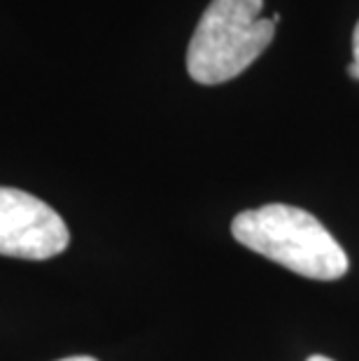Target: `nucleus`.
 Wrapping results in <instances>:
<instances>
[{
    "label": "nucleus",
    "mask_w": 359,
    "mask_h": 361,
    "mask_svg": "<svg viewBox=\"0 0 359 361\" xmlns=\"http://www.w3.org/2000/svg\"><path fill=\"white\" fill-rule=\"evenodd\" d=\"M308 361H334V359H329V357H322V355H312Z\"/></svg>",
    "instance_id": "423d86ee"
},
{
    "label": "nucleus",
    "mask_w": 359,
    "mask_h": 361,
    "mask_svg": "<svg viewBox=\"0 0 359 361\" xmlns=\"http://www.w3.org/2000/svg\"><path fill=\"white\" fill-rule=\"evenodd\" d=\"M68 243L71 233L54 207L21 189L0 187V255L44 261Z\"/></svg>",
    "instance_id": "7ed1b4c3"
},
{
    "label": "nucleus",
    "mask_w": 359,
    "mask_h": 361,
    "mask_svg": "<svg viewBox=\"0 0 359 361\" xmlns=\"http://www.w3.org/2000/svg\"><path fill=\"white\" fill-rule=\"evenodd\" d=\"M59 361H98L94 357H68V359H59Z\"/></svg>",
    "instance_id": "39448f33"
},
{
    "label": "nucleus",
    "mask_w": 359,
    "mask_h": 361,
    "mask_svg": "<svg viewBox=\"0 0 359 361\" xmlns=\"http://www.w3.org/2000/svg\"><path fill=\"white\" fill-rule=\"evenodd\" d=\"M231 233L243 247L276 261L310 280H339L348 273V257L322 221L301 207L269 203L236 214Z\"/></svg>",
    "instance_id": "f257e3e1"
},
{
    "label": "nucleus",
    "mask_w": 359,
    "mask_h": 361,
    "mask_svg": "<svg viewBox=\"0 0 359 361\" xmlns=\"http://www.w3.org/2000/svg\"><path fill=\"white\" fill-rule=\"evenodd\" d=\"M264 0H212L187 49V71L198 84L238 78L273 40L276 24L262 17Z\"/></svg>",
    "instance_id": "f03ea898"
},
{
    "label": "nucleus",
    "mask_w": 359,
    "mask_h": 361,
    "mask_svg": "<svg viewBox=\"0 0 359 361\" xmlns=\"http://www.w3.org/2000/svg\"><path fill=\"white\" fill-rule=\"evenodd\" d=\"M348 75L359 82V21H357L355 35H353V63L348 66Z\"/></svg>",
    "instance_id": "20e7f679"
}]
</instances>
